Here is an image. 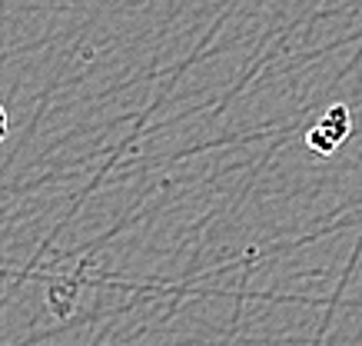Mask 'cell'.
<instances>
[{"instance_id": "1", "label": "cell", "mask_w": 362, "mask_h": 346, "mask_svg": "<svg viewBox=\"0 0 362 346\" xmlns=\"http://www.w3.org/2000/svg\"><path fill=\"white\" fill-rule=\"evenodd\" d=\"M322 134H329L326 146H329V154H332V150L346 140V134H349V113L342 110V107H332V110L326 113L316 127H313V134H309V137H322Z\"/></svg>"}]
</instances>
